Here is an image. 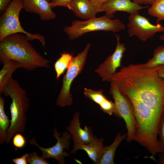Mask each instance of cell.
<instances>
[{
	"instance_id": "6da1fadb",
	"label": "cell",
	"mask_w": 164,
	"mask_h": 164,
	"mask_svg": "<svg viewBox=\"0 0 164 164\" xmlns=\"http://www.w3.org/2000/svg\"><path fill=\"white\" fill-rule=\"evenodd\" d=\"M27 36L19 33L9 35L0 41V61H16L29 71L38 68H50V61L37 52L29 43Z\"/></svg>"
},
{
	"instance_id": "7a4b0ae2",
	"label": "cell",
	"mask_w": 164,
	"mask_h": 164,
	"mask_svg": "<svg viewBox=\"0 0 164 164\" xmlns=\"http://www.w3.org/2000/svg\"><path fill=\"white\" fill-rule=\"evenodd\" d=\"M2 94L9 96L12 100L10 107L11 124L7 132L6 142L8 144L16 133L25 132L26 113L29 105L26 90L20 87L17 80L12 78L4 87Z\"/></svg>"
},
{
	"instance_id": "3957f363",
	"label": "cell",
	"mask_w": 164,
	"mask_h": 164,
	"mask_svg": "<svg viewBox=\"0 0 164 164\" xmlns=\"http://www.w3.org/2000/svg\"><path fill=\"white\" fill-rule=\"evenodd\" d=\"M125 28V25L120 19H112L105 15L86 21H73L70 26H65L63 30L70 39L73 40L88 32L104 31L114 33L123 30Z\"/></svg>"
},
{
	"instance_id": "277c9868",
	"label": "cell",
	"mask_w": 164,
	"mask_h": 164,
	"mask_svg": "<svg viewBox=\"0 0 164 164\" xmlns=\"http://www.w3.org/2000/svg\"><path fill=\"white\" fill-rule=\"evenodd\" d=\"M24 9L22 0H13L0 18V41L6 36L15 33H22L26 35L29 41L37 39L40 41L43 47L46 44L44 37L41 35L32 34L22 27L19 15L21 10Z\"/></svg>"
},
{
	"instance_id": "5b68a950",
	"label": "cell",
	"mask_w": 164,
	"mask_h": 164,
	"mask_svg": "<svg viewBox=\"0 0 164 164\" xmlns=\"http://www.w3.org/2000/svg\"><path fill=\"white\" fill-rule=\"evenodd\" d=\"M90 47V43H88L82 52L73 57L62 79V86L56 101L57 106L63 107L72 104L73 99L70 91L71 85L83 69Z\"/></svg>"
},
{
	"instance_id": "8992f818",
	"label": "cell",
	"mask_w": 164,
	"mask_h": 164,
	"mask_svg": "<svg viewBox=\"0 0 164 164\" xmlns=\"http://www.w3.org/2000/svg\"><path fill=\"white\" fill-rule=\"evenodd\" d=\"M109 93L114 101L116 108L115 115L124 120L127 130L126 139L130 142L135 139L136 121L132 106L129 100L120 92L115 83L110 82Z\"/></svg>"
},
{
	"instance_id": "52a82bcc",
	"label": "cell",
	"mask_w": 164,
	"mask_h": 164,
	"mask_svg": "<svg viewBox=\"0 0 164 164\" xmlns=\"http://www.w3.org/2000/svg\"><path fill=\"white\" fill-rule=\"evenodd\" d=\"M53 136L57 140L56 144L52 147L44 148L39 146L36 142L35 138L32 137L29 141L30 145L36 146L42 152L41 156L45 159L52 158L56 160L59 164L65 163V157L70 154L69 153L64 151L66 149L68 150L70 144L72 136L68 131H66L62 133H58L56 127L53 130Z\"/></svg>"
},
{
	"instance_id": "ba28073f",
	"label": "cell",
	"mask_w": 164,
	"mask_h": 164,
	"mask_svg": "<svg viewBox=\"0 0 164 164\" xmlns=\"http://www.w3.org/2000/svg\"><path fill=\"white\" fill-rule=\"evenodd\" d=\"M128 20L127 26L128 35L136 36L143 41L151 38L157 32H164V26L159 23L156 25L152 24L138 12L130 15Z\"/></svg>"
},
{
	"instance_id": "9c48e42d",
	"label": "cell",
	"mask_w": 164,
	"mask_h": 164,
	"mask_svg": "<svg viewBox=\"0 0 164 164\" xmlns=\"http://www.w3.org/2000/svg\"><path fill=\"white\" fill-rule=\"evenodd\" d=\"M117 45L114 52L108 56L103 63L95 70L103 81L111 82L117 68L121 66V62L124 53L126 50L124 43L120 41V36L115 35Z\"/></svg>"
},
{
	"instance_id": "30bf717a",
	"label": "cell",
	"mask_w": 164,
	"mask_h": 164,
	"mask_svg": "<svg viewBox=\"0 0 164 164\" xmlns=\"http://www.w3.org/2000/svg\"><path fill=\"white\" fill-rule=\"evenodd\" d=\"M80 113L75 111L72 119L66 129L72 136L73 145L88 144L93 140L94 135L91 127L85 125L84 128L81 127Z\"/></svg>"
},
{
	"instance_id": "8fae6325",
	"label": "cell",
	"mask_w": 164,
	"mask_h": 164,
	"mask_svg": "<svg viewBox=\"0 0 164 164\" xmlns=\"http://www.w3.org/2000/svg\"><path fill=\"white\" fill-rule=\"evenodd\" d=\"M142 6L132 0H108L103 5L102 12H105V15L110 19L114 17L116 11L127 12L130 15L138 12V11L147 7Z\"/></svg>"
},
{
	"instance_id": "7c38bea8",
	"label": "cell",
	"mask_w": 164,
	"mask_h": 164,
	"mask_svg": "<svg viewBox=\"0 0 164 164\" xmlns=\"http://www.w3.org/2000/svg\"><path fill=\"white\" fill-rule=\"evenodd\" d=\"M25 11L37 14L43 21H49L56 17L48 0H22Z\"/></svg>"
},
{
	"instance_id": "4fadbf2b",
	"label": "cell",
	"mask_w": 164,
	"mask_h": 164,
	"mask_svg": "<svg viewBox=\"0 0 164 164\" xmlns=\"http://www.w3.org/2000/svg\"><path fill=\"white\" fill-rule=\"evenodd\" d=\"M104 141L103 138H99L94 135L93 140L89 144L73 145V149L69 153L75 154L78 150H84L94 164H98L104 152Z\"/></svg>"
},
{
	"instance_id": "5bb4252c",
	"label": "cell",
	"mask_w": 164,
	"mask_h": 164,
	"mask_svg": "<svg viewBox=\"0 0 164 164\" xmlns=\"http://www.w3.org/2000/svg\"><path fill=\"white\" fill-rule=\"evenodd\" d=\"M68 9L76 16L87 20L95 17L97 13L89 0H72Z\"/></svg>"
},
{
	"instance_id": "9a60e30c",
	"label": "cell",
	"mask_w": 164,
	"mask_h": 164,
	"mask_svg": "<svg viewBox=\"0 0 164 164\" xmlns=\"http://www.w3.org/2000/svg\"><path fill=\"white\" fill-rule=\"evenodd\" d=\"M1 62L3 65L0 71V94H1L4 87L12 78V73L17 69L22 68L23 66L14 60L5 59Z\"/></svg>"
},
{
	"instance_id": "2e32d148",
	"label": "cell",
	"mask_w": 164,
	"mask_h": 164,
	"mask_svg": "<svg viewBox=\"0 0 164 164\" xmlns=\"http://www.w3.org/2000/svg\"><path fill=\"white\" fill-rule=\"evenodd\" d=\"M127 133L121 135L119 132L112 144L104 146V152L98 164H114V158L117 148L122 141L127 138Z\"/></svg>"
},
{
	"instance_id": "e0dca14e",
	"label": "cell",
	"mask_w": 164,
	"mask_h": 164,
	"mask_svg": "<svg viewBox=\"0 0 164 164\" xmlns=\"http://www.w3.org/2000/svg\"><path fill=\"white\" fill-rule=\"evenodd\" d=\"M5 99L0 94V143H4L7 141V132L11 124L10 120L4 110Z\"/></svg>"
},
{
	"instance_id": "ac0fdd59",
	"label": "cell",
	"mask_w": 164,
	"mask_h": 164,
	"mask_svg": "<svg viewBox=\"0 0 164 164\" xmlns=\"http://www.w3.org/2000/svg\"><path fill=\"white\" fill-rule=\"evenodd\" d=\"M73 57L72 54L64 52L62 53L60 57L55 62L54 67L57 79L59 78L65 70L67 69Z\"/></svg>"
},
{
	"instance_id": "d6986e66",
	"label": "cell",
	"mask_w": 164,
	"mask_h": 164,
	"mask_svg": "<svg viewBox=\"0 0 164 164\" xmlns=\"http://www.w3.org/2000/svg\"><path fill=\"white\" fill-rule=\"evenodd\" d=\"M145 67L152 68L164 65V45L159 46L154 50L152 58L144 63Z\"/></svg>"
},
{
	"instance_id": "ffe728a7",
	"label": "cell",
	"mask_w": 164,
	"mask_h": 164,
	"mask_svg": "<svg viewBox=\"0 0 164 164\" xmlns=\"http://www.w3.org/2000/svg\"><path fill=\"white\" fill-rule=\"evenodd\" d=\"M85 97L101 106L108 99L104 94L102 90H94L92 89L85 88L83 91Z\"/></svg>"
},
{
	"instance_id": "44dd1931",
	"label": "cell",
	"mask_w": 164,
	"mask_h": 164,
	"mask_svg": "<svg viewBox=\"0 0 164 164\" xmlns=\"http://www.w3.org/2000/svg\"><path fill=\"white\" fill-rule=\"evenodd\" d=\"M148 11L149 14L157 18V23L164 20V0H155Z\"/></svg>"
},
{
	"instance_id": "7402d4cb",
	"label": "cell",
	"mask_w": 164,
	"mask_h": 164,
	"mask_svg": "<svg viewBox=\"0 0 164 164\" xmlns=\"http://www.w3.org/2000/svg\"><path fill=\"white\" fill-rule=\"evenodd\" d=\"M27 162L30 164H49L45 159L42 156H39L36 152L26 153Z\"/></svg>"
},
{
	"instance_id": "603a6c76",
	"label": "cell",
	"mask_w": 164,
	"mask_h": 164,
	"mask_svg": "<svg viewBox=\"0 0 164 164\" xmlns=\"http://www.w3.org/2000/svg\"><path fill=\"white\" fill-rule=\"evenodd\" d=\"M12 138V144L16 149L23 148L26 145V139L21 133L17 132L16 133Z\"/></svg>"
},
{
	"instance_id": "cb8c5ba5",
	"label": "cell",
	"mask_w": 164,
	"mask_h": 164,
	"mask_svg": "<svg viewBox=\"0 0 164 164\" xmlns=\"http://www.w3.org/2000/svg\"><path fill=\"white\" fill-rule=\"evenodd\" d=\"M158 135L160 149V153H164V111L162 114L159 126Z\"/></svg>"
},
{
	"instance_id": "d4e9b609",
	"label": "cell",
	"mask_w": 164,
	"mask_h": 164,
	"mask_svg": "<svg viewBox=\"0 0 164 164\" xmlns=\"http://www.w3.org/2000/svg\"><path fill=\"white\" fill-rule=\"evenodd\" d=\"M72 0H52L50 1L52 9L56 6H63L69 7Z\"/></svg>"
},
{
	"instance_id": "484cf974",
	"label": "cell",
	"mask_w": 164,
	"mask_h": 164,
	"mask_svg": "<svg viewBox=\"0 0 164 164\" xmlns=\"http://www.w3.org/2000/svg\"><path fill=\"white\" fill-rule=\"evenodd\" d=\"M94 6L97 12H102L103 4L108 0H89Z\"/></svg>"
},
{
	"instance_id": "4316f807",
	"label": "cell",
	"mask_w": 164,
	"mask_h": 164,
	"mask_svg": "<svg viewBox=\"0 0 164 164\" xmlns=\"http://www.w3.org/2000/svg\"><path fill=\"white\" fill-rule=\"evenodd\" d=\"M13 0H0V12H4Z\"/></svg>"
},
{
	"instance_id": "83f0119b",
	"label": "cell",
	"mask_w": 164,
	"mask_h": 164,
	"mask_svg": "<svg viewBox=\"0 0 164 164\" xmlns=\"http://www.w3.org/2000/svg\"><path fill=\"white\" fill-rule=\"evenodd\" d=\"M12 161L15 164H27L28 163L26 154L21 157L13 159Z\"/></svg>"
},
{
	"instance_id": "f1b7e54d",
	"label": "cell",
	"mask_w": 164,
	"mask_h": 164,
	"mask_svg": "<svg viewBox=\"0 0 164 164\" xmlns=\"http://www.w3.org/2000/svg\"><path fill=\"white\" fill-rule=\"evenodd\" d=\"M135 3L140 5L143 4L145 5H152L155 0H132Z\"/></svg>"
},
{
	"instance_id": "f546056e",
	"label": "cell",
	"mask_w": 164,
	"mask_h": 164,
	"mask_svg": "<svg viewBox=\"0 0 164 164\" xmlns=\"http://www.w3.org/2000/svg\"><path fill=\"white\" fill-rule=\"evenodd\" d=\"M158 76L164 79V65L160 66L157 70Z\"/></svg>"
},
{
	"instance_id": "4dcf8cb0",
	"label": "cell",
	"mask_w": 164,
	"mask_h": 164,
	"mask_svg": "<svg viewBox=\"0 0 164 164\" xmlns=\"http://www.w3.org/2000/svg\"><path fill=\"white\" fill-rule=\"evenodd\" d=\"M159 154V164H164V153H161Z\"/></svg>"
},
{
	"instance_id": "1f68e13d",
	"label": "cell",
	"mask_w": 164,
	"mask_h": 164,
	"mask_svg": "<svg viewBox=\"0 0 164 164\" xmlns=\"http://www.w3.org/2000/svg\"><path fill=\"white\" fill-rule=\"evenodd\" d=\"M159 39L161 40L164 41V34L160 36Z\"/></svg>"
},
{
	"instance_id": "d6a6232c",
	"label": "cell",
	"mask_w": 164,
	"mask_h": 164,
	"mask_svg": "<svg viewBox=\"0 0 164 164\" xmlns=\"http://www.w3.org/2000/svg\"><path fill=\"white\" fill-rule=\"evenodd\" d=\"M163 106L164 108V94L163 95Z\"/></svg>"
},
{
	"instance_id": "836d02e7",
	"label": "cell",
	"mask_w": 164,
	"mask_h": 164,
	"mask_svg": "<svg viewBox=\"0 0 164 164\" xmlns=\"http://www.w3.org/2000/svg\"><path fill=\"white\" fill-rule=\"evenodd\" d=\"M48 1H49V2H50V0H48Z\"/></svg>"
},
{
	"instance_id": "e575fe53",
	"label": "cell",
	"mask_w": 164,
	"mask_h": 164,
	"mask_svg": "<svg viewBox=\"0 0 164 164\" xmlns=\"http://www.w3.org/2000/svg\"></svg>"
}]
</instances>
